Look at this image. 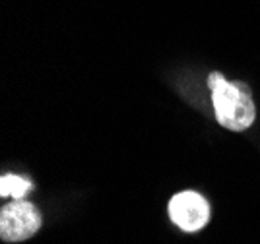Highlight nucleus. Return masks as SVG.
Masks as SVG:
<instances>
[{
  "label": "nucleus",
  "mask_w": 260,
  "mask_h": 244,
  "mask_svg": "<svg viewBox=\"0 0 260 244\" xmlns=\"http://www.w3.org/2000/svg\"><path fill=\"white\" fill-rule=\"evenodd\" d=\"M169 217L184 233H198L210 221V203L202 194L183 190L169 200Z\"/></svg>",
  "instance_id": "obj_3"
},
{
  "label": "nucleus",
  "mask_w": 260,
  "mask_h": 244,
  "mask_svg": "<svg viewBox=\"0 0 260 244\" xmlns=\"http://www.w3.org/2000/svg\"><path fill=\"white\" fill-rule=\"evenodd\" d=\"M43 225L41 212L25 200L4 203L0 210V238L4 242H22L31 238Z\"/></svg>",
  "instance_id": "obj_2"
},
{
  "label": "nucleus",
  "mask_w": 260,
  "mask_h": 244,
  "mask_svg": "<svg viewBox=\"0 0 260 244\" xmlns=\"http://www.w3.org/2000/svg\"><path fill=\"white\" fill-rule=\"evenodd\" d=\"M208 87L212 91L214 115L219 126L243 132L254 122L256 107L249 85L243 82H229L219 72H212L208 76Z\"/></svg>",
  "instance_id": "obj_1"
},
{
  "label": "nucleus",
  "mask_w": 260,
  "mask_h": 244,
  "mask_svg": "<svg viewBox=\"0 0 260 244\" xmlns=\"http://www.w3.org/2000/svg\"><path fill=\"white\" fill-rule=\"evenodd\" d=\"M31 190V182L18 175H2L0 179V196L12 200H23V196Z\"/></svg>",
  "instance_id": "obj_4"
}]
</instances>
